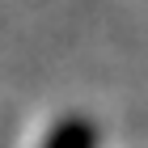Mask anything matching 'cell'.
Returning <instances> with one entry per match:
<instances>
[{
  "label": "cell",
  "mask_w": 148,
  "mask_h": 148,
  "mask_svg": "<svg viewBox=\"0 0 148 148\" xmlns=\"http://www.w3.org/2000/svg\"><path fill=\"white\" fill-rule=\"evenodd\" d=\"M97 127L89 119H68V123H59L51 136H47L42 148H97Z\"/></svg>",
  "instance_id": "6da1fadb"
}]
</instances>
